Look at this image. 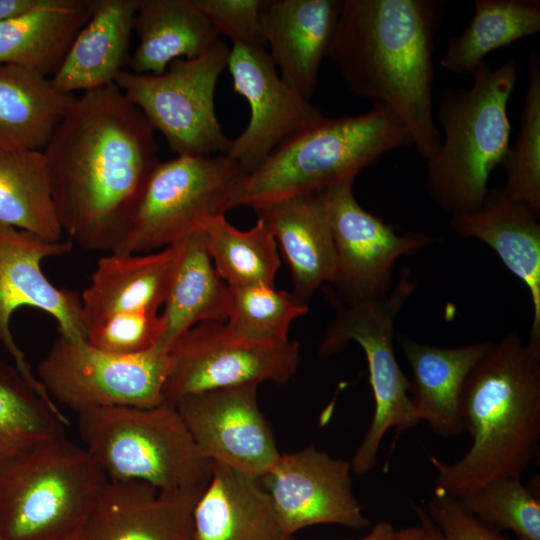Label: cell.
Here are the masks:
<instances>
[{
	"label": "cell",
	"instance_id": "obj_19",
	"mask_svg": "<svg viewBox=\"0 0 540 540\" xmlns=\"http://www.w3.org/2000/svg\"><path fill=\"white\" fill-rule=\"evenodd\" d=\"M343 0L266 1L262 29L280 77L310 100L332 44Z\"/></svg>",
	"mask_w": 540,
	"mask_h": 540
},
{
	"label": "cell",
	"instance_id": "obj_6",
	"mask_svg": "<svg viewBox=\"0 0 540 540\" xmlns=\"http://www.w3.org/2000/svg\"><path fill=\"white\" fill-rule=\"evenodd\" d=\"M107 477L65 435L0 457V535L4 540H63L82 529Z\"/></svg>",
	"mask_w": 540,
	"mask_h": 540
},
{
	"label": "cell",
	"instance_id": "obj_13",
	"mask_svg": "<svg viewBox=\"0 0 540 540\" xmlns=\"http://www.w3.org/2000/svg\"><path fill=\"white\" fill-rule=\"evenodd\" d=\"M164 399L175 405L188 395L263 382L285 383L300 361L297 341L269 344L232 334L224 322H200L169 348Z\"/></svg>",
	"mask_w": 540,
	"mask_h": 540
},
{
	"label": "cell",
	"instance_id": "obj_16",
	"mask_svg": "<svg viewBox=\"0 0 540 540\" xmlns=\"http://www.w3.org/2000/svg\"><path fill=\"white\" fill-rule=\"evenodd\" d=\"M258 386L208 390L183 397L175 406L205 459L260 478L280 452L260 411Z\"/></svg>",
	"mask_w": 540,
	"mask_h": 540
},
{
	"label": "cell",
	"instance_id": "obj_7",
	"mask_svg": "<svg viewBox=\"0 0 540 540\" xmlns=\"http://www.w3.org/2000/svg\"><path fill=\"white\" fill-rule=\"evenodd\" d=\"M77 425L85 449L108 481H143L159 490L209 481L211 462L171 403L90 409L77 413Z\"/></svg>",
	"mask_w": 540,
	"mask_h": 540
},
{
	"label": "cell",
	"instance_id": "obj_20",
	"mask_svg": "<svg viewBox=\"0 0 540 540\" xmlns=\"http://www.w3.org/2000/svg\"><path fill=\"white\" fill-rule=\"evenodd\" d=\"M523 204L501 187L488 190L478 210L451 218L452 230L461 237L478 239L499 256L503 264L527 287L533 318L527 344L540 351V224Z\"/></svg>",
	"mask_w": 540,
	"mask_h": 540
},
{
	"label": "cell",
	"instance_id": "obj_41",
	"mask_svg": "<svg viewBox=\"0 0 540 540\" xmlns=\"http://www.w3.org/2000/svg\"><path fill=\"white\" fill-rule=\"evenodd\" d=\"M36 2L37 0H0V20L21 13Z\"/></svg>",
	"mask_w": 540,
	"mask_h": 540
},
{
	"label": "cell",
	"instance_id": "obj_29",
	"mask_svg": "<svg viewBox=\"0 0 540 540\" xmlns=\"http://www.w3.org/2000/svg\"><path fill=\"white\" fill-rule=\"evenodd\" d=\"M74 99L38 71L0 65V149L45 148Z\"/></svg>",
	"mask_w": 540,
	"mask_h": 540
},
{
	"label": "cell",
	"instance_id": "obj_24",
	"mask_svg": "<svg viewBox=\"0 0 540 540\" xmlns=\"http://www.w3.org/2000/svg\"><path fill=\"white\" fill-rule=\"evenodd\" d=\"M273 234L290 268L293 294L308 305L336 271L334 241L319 194H307L253 209Z\"/></svg>",
	"mask_w": 540,
	"mask_h": 540
},
{
	"label": "cell",
	"instance_id": "obj_35",
	"mask_svg": "<svg viewBox=\"0 0 540 540\" xmlns=\"http://www.w3.org/2000/svg\"><path fill=\"white\" fill-rule=\"evenodd\" d=\"M228 330L243 339L269 344L287 342L293 320L304 316L309 306L293 293L275 286L231 287Z\"/></svg>",
	"mask_w": 540,
	"mask_h": 540
},
{
	"label": "cell",
	"instance_id": "obj_37",
	"mask_svg": "<svg viewBox=\"0 0 540 540\" xmlns=\"http://www.w3.org/2000/svg\"><path fill=\"white\" fill-rule=\"evenodd\" d=\"M160 332L161 318L157 312H124L88 329L86 342L108 354L131 356L153 349Z\"/></svg>",
	"mask_w": 540,
	"mask_h": 540
},
{
	"label": "cell",
	"instance_id": "obj_9",
	"mask_svg": "<svg viewBox=\"0 0 540 540\" xmlns=\"http://www.w3.org/2000/svg\"><path fill=\"white\" fill-rule=\"evenodd\" d=\"M246 173L227 154L177 156L153 169L129 229L111 253L144 254L202 231L238 206Z\"/></svg>",
	"mask_w": 540,
	"mask_h": 540
},
{
	"label": "cell",
	"instance_id": "obj_28",
	"mask_svg": "<svg viewBox=\"0 0 540 540\" xmlns=\"http://www.w3.org/2000/svg\"><path fill=\"white\" fill-rule=\"evenodd\" d=\"M133 31L138 44L128 64L137 74L160 75L171 62L195 58L220 38L194 0H138Z\"/></svg>",
	"mask_w": 540,
	"mask_h": 540
},
{
	"label": "cell",
	"instance_id": "obj_42",
	"mask_svg": "<svg viewBox=\"0 0 540 540\" xmlns=\"http://www.w3.org/2000/svg\"><path fill=\"white\" fill-rule=\"evenodd\" d=\"M396 530L388 521L377 522L370 532L359 540H395Z\"/></svg>",
	"mask_w": 540,
	"mask_h": 540
},
{
	"label": "cell",
	"instance_id": "obj_36",
	"mask_svg": "<svg viewBox=\"0 0 540 540\" xmlns=\"http://www.w3.org/2000/svg\"><path fill=\"white\" fill-rule=\"evenodd\" d=\"M457 500L469 514L495 530H510L519 540H540V501L520 477L490 481Z\"/></svg>",
	"mask_w": 540,
	"mask_h": 540
},
{
	"label": "cell",
	"instance_id": "obj_34",
	"mask_svg": "<svg viewBox=\"0 0 540 540\" xmlns=\"http://www.w3.org/2000/svg\"><path fill=\"white\" fill-rule=\"evenodd\" d=\"M529 80L515 142L509 146L501 165L506 182L503 191L540 217V55L528 58Z\"/></svg>",
	"mask_w": 540,
	"mask_h": 540
},
{
	"label": "cell",
	"instance_id": "obj_4",
	"mask_svg": "<svg viewBox=\"0 0 540 540\" xmlns=\"http://www.w3.org/2000/svg\"><path fill=\"white\" fill-rule=\"evenodd\" d=\"M470 88L442 92L436 120L443 140L426 165L430 198L452 217L482 207L488 179L509 147L508 102L517 81L513 58L499 67L483 62Z\"/></svg>",
	"mask_w": 540,
	"mask_h": 540
},
{
	"label": "cell",
	"instance_id": "obj_17",
	"mask_svg": "<svg viewBox=\"0 0 540 540\" xmlns=\"http://www.w3.org/2000/svg\"><path fill=\"white\" fill-rule=\"evenodd\" d=\"M227 67L234 91L249 104L250 119L226 154L249 174L285 139L324 115L282 80L264 47L232 45Z\"/></svg>",
	"mask_w": 540,
	"mask_h": 540
},
{
	"label": "cell",
	"instance_id": "obj_2",
	"mask_svg": "<svg viewBox=\"0 0 540 540\" xmlns=\"http://www.w3.org/2000/svg\"><path fill=\"white\" fill-rule=\"evenodd\" d=\"M441 0H343L327 57L348 89L393 111L426 161L440 146L433 116Z\"/></svg>",
	"mask_w": 540,
	"mask_h": 540
},
{
	"label": "cell",
	"instance_id": "obj_45",
	"mask_svg": "<svg viewBox=\"0 0 540 540\" xmlns=\"http://www.w3.org/2000/svg\"><path fill=\"white\" fill-rule=\"evenodd\" d=\"M289 540H295V539L292 537V538H290Z\"/></svg>",
	"mask_w": 540,
	"mask_h": 540
},
{
	"label": "cell",
	"instance_id": "obj_44",
	"mask_svg": "<svg viewBox=\"0 0 540 540\" xmlns=\"http://www.w3.org/2000/svg\"><path fill=\"white\" fill-rule=\"evenodd\" d=\"M0 540H4V539L1 537V535H0Z\"/></svg>",
	"mask_w": 540,
	"mask_h": 540
},
{
	"label": "cell",
	"instance_id": "obj_8",
	"mask_svg": "<svg viewBox=\"0 0 540 540\" xmlns=\"http://www.w3.org/2000/svg\"><path fill=\"white\" fill-rule=\"evenodd\" d=\"M415 286L405 267L382 298L352 305L331 303L336 315L319 353L327 357L344 350L352 341L358 343L366 356L375 404L371 424L350 461L357 475L374 469L381 441L389 429L395 428L396 438L419 423L410 400V380L401 370L394 350L395 321Z\"/></svg>",
	"mask_w": 540,
	"mask_h": 540
},
{
	"label": "cell",
	"instance_id": "obj_38",
	"mask_svg": "<svg viewBox=\"0 0 540 540\" xmlns=\"http://www.w3.org/2000/svg\"><path fill=\"white\" fill-rule=\"evenodd\" d=\"M218 35L232 40V45L264 47L262 29L264 0H194Z\"/></svg>",
	"mask_w": 540,
	"mask_h": 540
},
{
	"label": "cell",
	"instance_id": "obj_3",
	"mask_svg": "<svg viewBox=\"0 0 540 540\" xmlns=\"http://www.w3.org/2000/svg\"><path fill=\"white\" fill-rule=\"evenodd\" d=\"M472 440L455 463L431 456L434 491L456 499L504 477H520L540 450V352L510 332L469 373L461 404Z\"/></svg>",
	"mask_w": 540,
	"mask_h": 540
},
{
	"label": "cell",
	"instance_id": "obj_21",
	"mask_svg": "<svg viewBox=\"0 0 540 540\" xmlns=\"http://www.w3.org/2000/svg\"><path fill=\"white\" fill-rule=\"evenodd\" d=\"M398 341L412 371L410 400L417 420H425L442 437L461 434L466 379L494 342L436 347L407 336L399 337Z\"/></svg>",
	"mask_w": 540,
	"mask_h": 540
},
{
	"label": "cell",
	"instance_id": "obj_1",
	"mask_svg": "<svg viewBox=\"0 0 540 540\" xmlns=\"http://www.w3.org/2000/svg\"><path fill=\"white\" fill-rule=\"evenodd\" d=\"M143 113L114 83L75 98L44 148L57 216L81 247L114 252L158 159Z\"/></svg>",
	"mask_w": 540,
	"mask_h": 540
},
{
	"label": "cell",
	"instance_id": "obj_14",
	"mask_svg": "<svg viewBox=\"0 0 540 540\" xmlns=\"http://www.w3.org/2000/svg\"><path fill=\"white\" fill-rule=\"evenodd\" d=\"M72 247L70 238L49 241L0 224V343L13 357L20 374L51 405L56 403L33 374L16 344L10 320L17 309L32 307L56 320L59 335L86 341L80 296L74 291L55 287L41 269L44 259L67 254Z\"/></svg>",
	"mask_w": 540,
	"mask_h": 540
},
{
	"label": "cell",
	"instance_id": "obj_32",
	"mask_svg": "<svg viewBox=\"0 0 540 540\" xmlns=\"http://www.w3.org/2000/svg\"><path fill=\"white\" fill-rule=\"evenodd\" d=\"M202 231L214 268L228 286H274L280 258L276 240L261 219L251 229L241 231L225 215H219Z\"/></svg>",
	"mask_w": 540,
	"mask_h": 540
},
{
	"label": "cell",
	"instance_id": "obj_26",
	"mask_svg": "<svg viewBox=\"0 0 540 540\" xmlns=\"http://www.w3.org/2000/svg\"><path fill=\"white\" fill-rule=\"evenodd\" d=\"M161 332L154 348L168 352L187 330L200 322H226L230 313L229 286L217 274L204 231L176 244Z\"/></svg>",
	"mask_w": 540,
	"mask_h": 540
},
{
	"label": "cell",
	"instance_id": "obj_15",
	"mask_svg": "<svg viewBox=\"0 0 540 540\" xmlns=\"http://www.w3.org/2000/svg\"><path fill=\"white\" fill-rule=\"evenodd\" d=\"M350 462L330 456L313 445L280 453L260 477L286 537L317 524L363 529V514L351 485Z\"/></svg>",
	"mask_w": 540,
	"mask_h": 540
},
{
	"label": "cell",
	"instance_id": "obj_22",
	"mask_svg": "<svg viewBox=\"0 0 540 540\" xmlns=\"http://www.w3.org/2000/svg\"><path fill=\"white\" fill-rule=\"evenodd\" d=\"M260 478L211 462L193 511V540H289Z\"/></svg>",
	"mask_w": 540,
	"mask_h": 540
},
{
	"label": "cell",
	"instance_id": "obj_43",
	"mask_svg": "<svg viewBox=\"0 0 540 540\" xmlns=\"http://www.w3.org/2000/svg\"><path fill=\"white\" fill-rule=\"evenodd\" d=\"M63 540H86L83 528Z\"/></svg>",
	"mask_w": 540,
	"mask_h": 540
},
{
	"label": "cell",
	"instance_id": "obj_33",
	"mask_svg": "<svg viewBox=\"0 0 540 540\" xmlns=\"http://www.w3.org/2000/svg\"><path fill=\"white\" fill-rule=\"evenodd\" d=\"M69 423L46 402L16 366L0 360V457L64 436Z\"/></svg>",
	"mask_w": 540,
	"mask_h": 540
},
{
	"label": "cell",
	"instance_id": "obj_40",
	"mask_svg": "<svg viewBox=\"0 0 540 540\" xmlns=\"http://www.w3.org/2000/svg\"><path fill=\"white\" fill-rule=\"evenodd\" d=\"M414 510L419 518V524L396 530L395 540H444L428 512L418 506H415Z\"/></svg>",
	"mask_w": 540,
	"mask_h": 540
},
{
	"label": "cell",
	"instance_id": "obj_12",
	"mask_svg": "<svg viewBox=\"0 0 540 540\" xmlns=\"http://www.w3.org/2000/svg\"><path fill=\"white\" fill-rule=\"evenodd\" d=\"M354 180L318 192L332 233L336 271L325 285L330 303L352 305L384 297L392 289L397 260L433 244L423 232L398 233L356 200Z\"/></svg>",
	"mask_w": 540,
	"mask_h": 540
},
{
	"label": "cell",
	"instance_id": "obj_31",
	"mask_svg": "<svg viewBox=\"0 0 540 540\" xmlns=\"http://www.w3.org/2000/svg\"><path fill=\"white\" fill-rule=\"evenodd\" d=\"M539 31V0H477L469 24L449 41L440 65L472 74L492 51Z\"/></svg>",
	"mask_w": 540,
	"mask_h": 540
},
{
	"label": "cell",
	"instance_id": "obj_30",
	"mask_svg": "<svg viewBox=\"0 0 540 540\" xmlns=\"http://www.w3.org/2000/svg\"><path fill=\"white\" fill-rule=\"evenodd\" d=\"M0 224L49 241L61 240L63 229L44 152L0 149Z\"/></svg>",
	"mask_w": 540,
	"mask_h": 540
},
{
	"label": "cell",
	"instance_id": "obj_18",
	"mask_svg": "<svg viewBox=\"0 0 540 540\" xmlns=\"http://www.w3.org/2000/svg\"><path fill=\"white\" fill-rule=\"evenodd\" d=\"M206 486L159 490L108 481L83 527L86 540H193V511Z\"/></svg>",
	"mask_w": 540,
	"mask_h": 540
},
{
	"label": "cell",
	"instance_id": "obj_5",
	"mask_svg": "<svg viewBox=\"0 0 540 540\" xmlns=\"http://www.w3.org/2000/svg\"><path fill=\"white\" fill-rule=\"evenodd\" d=\"M410 146L407 129L383 105L353 116H323L285 139L246 175L238 206L256 209L323 191L354 180L385 153Z\"/></svg>",
	"mask_w": 540,
	"mask_h": 540
},
{
	"label": "cell",
	"instance_id": "obj_25",
	"mask_svg": "<svg viewBox=\"0 0 540 540\" xmlns=\"http://www.w3.org/2000/svg\"><path fill=\"white\" fill-rule=\"evenodd\" d=\"M138 0H90V16L50 78L60 92L91 91L115 83L129 62Z\"/></svg>",
	"mask_w": 540,
	"mask_h": 540
},
{
	"label": "cell",
	"instance_id": "obj_10",
	"mask_svg": "<svg viewBox=\"0 0 540 540\" xmlns=\"http://www.w3.org/2000/svg\"><path fill=\"white\" fill-rule=\"evenodd\" d=\"M230 50L219 38L199 56L171 62L160 75L123 70L115 84L177 156L226 154L231 140L217 119L214 95Z\"/></svg>",
	"mask_w": 540,
	"mask_h": 540
},
{
	"label": "cell",
	"instance_id": "obj_11",
	"mask_svg": "<svg viewBox=\"0 0 540 540\" xmlns=\"http://www.w3.org/2000/svg\"><path fill=\"white\" fill-rule=\"evenodd\" d=\"M168 352L153 348L118 356L62 335L38 365V379L51 398L76 413L103 407H152L165 401Z\"/></svg>",
	"mask_w": 540,
	"mask_h": 540
},
{
	"label": "cell",
	"instance_id": "obj_27",
	"mask_svg": "<svg viewBox=\"0 0 540 540\" xmlns=\"http://www.w3.org/2000/svg\"><path fill=\"white\" fill-rule=\"evenodd\" d=\"M90 16V0H37L0 20V65L29 68L51 78Z\"/></svg>",
	"mask_w": 540,
	"mask_h": 540
},
{
	"label": "cell",
	"instance_id": "obj_23",
	"mask_svg": "<svg viewBox=\"0 0 540 540\" xmlns=\"http://www.w3.org/2000/svg\"><path fill=\"white\" fill-rule=\"evenodd\" d=\"M176 244L155 253H110L101 257L80 296L87 330L124 312H157L164 304L176 257Z\"/></svg>",
	"mask_w": 540,
	"mask_h": 540
},
{
	"label": "cell",
	"instance_id": "obj_39",
	"mask_svg": "<svg viewBox=\"0 0 540 540\" xmlns=\"http://www.w3.org/2000/svg\"><path fill=\"white\" fill-rule=\"evenodd\" d=\"M427 512L444 540H519L508 538L480 522L464 510L456 498L442 492L434 491Z\"/></svg>",
	"mask_w": 540,
	"mask_h": 540
}]
</instances>
